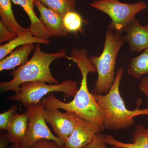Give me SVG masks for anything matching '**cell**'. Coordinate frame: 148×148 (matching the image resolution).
<instances>
[{
    "instance_id": "15",
    "label": "cell",
    "mask_w": 148,
    "mask_h": 148,
    "mask_svg": "<svg viewBox=\"0 0 148 148\" xmlns=\"http://www.w3.org/2000/svg\"><path fill=\"white\" fill-rule=\"evenodd\" d=\"M28 117L27 112L14 114L7 131H6L10 143L20 145L27 134Z\"/></svg>"
},
{
    "instance_id": "9",
    "label": "cell",
    "mask_w": 148,
    "mask_h": 148,
    "mask_svg": "<svg viewBox=\"0 0 148 148\" xmlns=\"http://www.w3.org/2000/svg\"><path fill=\"white\" fill-rule=\"evenodd\" d=\"M98 124L77 115L75 127L65 141L64 148H82L91 142L98 133L104 130Z\"/></svg>"
},
{
    "instance_id": "23",
    "label": "cell",
    "mask_w": 148,
    "mask_h": 148,
    "mask_svg": "<svg viewBox=\"0 0 148 148\" xmlns=\"http://www.w3.org/2000/svg\"><path fill=\"white\" fill-rule=\"evenodd\" d=\"M17 35L8 29L0 21V43L10 41L14 39Z\"/></svg>"
},
{
    "instance_id": "27",
    "label": "cell",
    "mask_w": 148,
    "mask_h": 148,
    "mask_svg": "<svg viewBox=\"0 0 148 148\" xmlns=\"http://www.w3.org/2000/svg\"><path fill=\"white\" fill-rule=\"evenodd\" d=\"M7 148H23L20 145H17V144H13L10 147H8Z\"/></svg>"
},
{
    "instance_id": "6",
    "label": "cell",
    "mask_w": 148,
    "mask_h": 148,
    "mask_svg": "<svg viewBox=\"0 0 148 148\" xmlns=\"http://www.w3.org/2000/svg\"><path fill=\"white\" fill-rule=\"evenodd\" d=\"M78 89L77 83L73 80H67L57 84L31 82L22 84L20 86V92L9 96L6 99L18 101L25 107L40 103L44 97L51 92H62L65 98H74Z\"/></svg>"
},
{
    "instance_id": "25",
    "label": "cell",
    "mask_w": 148,
    "mask_h": 148,
    "mask_svg": "<svg viewBox=\"0 0 148 148\" xmlns=\"http://www.w3.org/2000/svg\"><path fill=\"white\" fill-rule=\"evenodd\" d=\"M139 88L143 95L148 100V76L145 77L141 80Z\"/></svg>"
},
{
    "instance_id": "19",
    "label": "cell",
    "mask_w": 148,
    "mask_h": 148,
    "mask_svg": "<svg viewBox=\"0 0 148 148\" xmlns=\"http://www.w3.org/2000/svg\"><path fill=\"white\" fill-rule=\"evenodd\" d=\"M44 5L64 17L67 12L75 10L76 0H38Z\"/></svg>"
},
{
    "instance_id": "11",
    "label": "cell",
    "mask_w": 148,
    "mask_h": 148,
    "mask_svg": "<svg viewBox=\"0 0 148 148\" xmlns=\"http://www.w3.org/2000/svg\"><path fill=\"white\" fill-rule=\"evenodd\" d=\"M34 3L39 12L40 19L46 27L50 37L67 36L68 33L64 27L63 17L38 0H34Z\"/></svg>"
},
{
    "instance_id": "12",
    "label": "cell",
    "mask_w": 148,
    "mask_h": 148,
    "mask_svg": "<svg viewBox=\"0 0 148 148\" xmlns=\"http://www.w3.org/2000/svg\"><path fill=\"white\" fill-rule=\"evenodd\" d=\"M34 0H11L15 4L21 6L29 16L31 24L29 30L34 36L49 40L50 38L46 27L40 18L37 17L34 10Z\"/></svg>"
},
{
    "instance_id": "24",
    "label": "cell",
    "mask_w": 148,
    "mask_h": 148,
    "mask_svg": "<svg viewBox=\"0 0 148 148\" xmlns=\"http://www.w3.org/2000/svg\"><path fill=\"white\" fill-rule=\"evenodd\" d=\"M31 148H61L53 140L42 139L35 143Z\"/></svg>"
},
{
    "instance_id": "18",
    "label": "cell",
    "mask_w": 148,
    "mask_h": 148,
    "mask_svg": "<svg viewBox=\"0 0 148 148\" xmlns=\"http://www.w3.org/2000/svg\"><path fill=\"white\" fill-rule=\"evenodd\" d=\"M127 73L129 75L137 79L148 74V47L140 55L130 59Z\"/></svg>"
},
{
    "instance_id": "7",
    "label": "cell",
    "mask_w": 148,
    "mask_h": 148,
    "mask_svg": "<svg viewBox=\"0 0 148 148\" xmlns=\"http://www.w3.org/2000/svg\"><path fill=\"white\" fill-rule=\"evenodd\" d=\"M28 117L27 134L20 144L23 148H31L39 140H53L61 148H64L65 141L53 135L46 124L44 116L45 107L41 102L25 106Z\"/></svg>"
},
{
    "instance_id": "14",
    "label": "cell",
    "mask_w": 148,
    "mask_h": 148,
    "mask_svg": "<svg viewBox=\"0 0 148 148\" xmlns=\"http://www.w3.org/2000/svg\"><path fill=\"white\" fill-rule=\"evenodd\" d=\"M35 49L34 44H29L12 51L0 61V71L11 70L26 64L29 54Z\"/></svg>"
},
{
    "instance_id": "1",
    "label": "cell",
    "mask_w": 148,
    "mask_h": 148,
    "mask_svg": "<svg viewBox=\"0 0 148 148\" xmlns=\"http://www.w3.org/2000/svg\"><path fill=\"white\" fill-rule=\"evenodd\" d=\"M67 58L77 64L82 75L80 86L73 99L69 103H65L59 100L53 94L50 93L44 97L40 102L45 108L61 109L72 112L105 129L103 111L88 87V74L97 73L96 68L89 60L88 51L85 49L73 48L70 56H68Z\"/></svg>"
},
{
    "instance_id": "20",
    "label": "cell",
    "mask_w": 148,
    "mask_h": 148,
    "mask_svg": "<svg viewBox=\"0 0 148 148\" xmlns=\"http://www.w3.org/2000/svg\"><path fill=\"white\" fill-rule=\"evenodd\" d=\"M64 27L69 33H76L81 31L83 20L82 16L75 10L67 12L63 17Z\"/></svg>"
},
{
    "instance_id": "8",
    "label": "cell",
    "mask_w": 148,
    "mask_h": 148,
    "mask_svg": "<svg viewBox=\"0 0 148 148\" xmlns=\"http://www.w3.org/2000/svg\"><path fill=\"white\" fill-rule=\"evenodd\" d=\"M44 116L46 122L51 125L56 136L65 141L75 127L77 114L72 112L66 111L62 113L58 109L45 108Z\"/></svg>"
},
{
    "instance_id": "28",
    "label": "cell",
    "mask_w": 148,
    "mask_h": 148,
    "mask_svg": "<svg viewBox=\"0 0 148 148\" xmlns=\"http://www.w3.org/2000/svg\"><path fill=\"white\" fill-rule=\"evenodd\" d=\"M109 148H121L119 147H116V146H112V147H110Z\"/></svg>"
},
{
    "instance_id": "22",
    "label": "cell",
    "mask_w": 148,
    "mask_h": 148,
    "mask_svg": "<svg viewBox=\"0 0 148 148\" xmlns=\"http://www.w3.org/2000/svg\"><path fill=\"white\" fill-rule=\"evenodd\" d=\"M105 141V135L99 132L93 140L82 148H107Z\"/></svg>"
},
{
    "instance_id": "21",
    "label": "cell",
    "mask_w": 148,
    "mask_h": 148,
    "mask_svg": "<svg viewBox=\"0 0 148 148\" xmlns=\"http://www.w3.org/2000/svg\"><path fill=\"white\" fill-rule=\"evenodd\" d=\"M17 109L18 108L16 105H13L8 110L0 114V129L1 130L7 131L9 125Z\"/></svg>"
},
{
    "instance_id": "4",
    "label": "cell",
    "mask_w": 148,
    "mask_h": 148,
    "mask_svg": "<svg viewBox=\"0 0 148 148\" xmlns=\"http://www.w3.org/2000/svg\"><path fill=\"white\" fill-rule=\"evenodd\" d=\"M125 42L124 36L108 29L101 55L89 56L90 62L96 68L98 73L92 92L104 95L109 92L116 75L117 56Z\"/></svg>"
},
{
    "instance_id": "5",
    "label": "cell",
    "mask_w": 148,
    "mask_h": 148,
    "mask_svg": "<svg viewBox=\"0 0 148 148\" xmlns=\"http://www.w3.org/2000/svg\"><path fill=\"white\" fill-rule=\"evenodd\" d=\"M90 5L108 15L111 19L107 29L122 34L125 32L135 16L147 9V5L140 1L134 3L120 2L119 0H95Z\"/></svg>"
},
{
    "instance_id": "16",
    "label": "cell",
    "mask_w": 148,
    "mask_h": 148,
    "mask_svg": "<svg viewBox=\"0 0 148 148\" xmlns=\"http://www.w3.org/2000/svg\"><path fill=\"white\" fill-rule=\"evenodd\" d=\"M42 44L48 45L51 44L49 40L44 39L34 36L29 29L23 34L17 36L14 39L0 47V60L5 57L11 51L20 46L29 44Z\"/></svg>"
},
{
    "instance_id": "26",
    "label": "cell",
    "mask_w": 148,
    "mask_h": 148,
    "mask_svg": "<svg viewBox=\"0 0 148 148\" xmlns=\"http://www.w3.org/2000/svg\"><path fill=\"white\" fill-rule=\"evenodd\" d=\"M9 143L10 142L9 140L7 132H1L0 135V148H7Z\"/></svg>"
},
{
    "instance_id": "10",
    "label": "cell",
    "mask_w": 148,
    "mask_h": 148,
    "mask_svg": "<svg viewBox=\"0 0 148 148\" xmlns=\"http://www.w3.org/2000/svg\"><path fill=\"white\" fill-rule=\"evenodd\" d=\"M124 36L131 53L140 52L148 47V24L142 25L135 18L129 24Z\"/></svg>"
},
{
    "instance_id": "2",
    "label": "cell",
    "mask_w": 148,
    "mask_h": 148,
    "mask_svg": "<svg viewBox=\"0 0 148 148\" xmlns=\"http://www.w3.org/2000/svg\"><path fill=\"white\" fill-rule=\"evenodd\" d=\"M68 56L65 49H60L55 53H47L42 50L40 44H37L31 59L11 73L13 78L9 81L0 83L1 92L12 90L17 94L20 92L22 84L31 82H42L49 84L59 83L51 74L49 67L53 61L67 58Z\"/></svg>"
},
{
    "instance_id": "13",
    "label": "cell",
    "mask_w": 148,
    "mask_h": 148,
    "mask_svg": "<svg viewBox=\"0 0 148 148\" xmlns=\"http://www.w3.org/2000/svg\"><path fill=\"white\" fill-rule=\"evenodd\" d=\"M132 143H125L116 140L111 135H105L107 145L121 148H148V127L139 124L132 134Z\"/></svg>"
},
{
    "instance_id": "3",
    "label": "cell",
    "mask_w": 148,
    "mask_h": 148,
    "mask_svg": "<svg viewBox=\"0 0 148 148\" xmlns=\"http://www.w3.org/2000/svg\"><path fill=\"white\" fill-rule=\"evenodd\" d=\"M124 69L119 68L113 84L109 92L104 95L92 92L104 114L103 125L105 129L118 130L127 129L134 124V118L147 115L148 108L140 110L138 107L133 110L126 108L119 91L121 81Z\"/></svg>"
},
{
    "instance_id": "17",
    "label": "cell",
    "mask_w": 148,
    "mask_h": 148,
    "mask_svg": "<svg viewBox=\"0 0 148 148\" xmlns=\"http://www.w3.org/2000/svg\"><path fill=\"white\" fill-rule=\"evenodd\" d=\"M11 0H0L1 22L8 29L17 36L28 30L21 27L16 21L12 8Z\"/></svg>"
}]
</instances>
